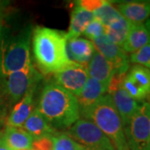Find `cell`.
<instances>
[{
  "mask_svg": "<svg viewBox=\"0 0 150 150\" xmlns=\"http://www.w3.org/2000/svg\"><path fill=\"white\" fill-rule=\"evenodd\" d=\"M108 88L107 86L91 78H88L80 93L77 96L80 112L87 108L90 107L100 98L106 94Z\"/></svg>",
  "mask_w": 150,
  "mask_h": 150,
  "instance_id": "16",
  "label": "cell"
},
{
  "mask_svg": "<svg viewBox=\"0 0 150 150\" xmlns=\"http://www.w3.org/2000/svg\"><path fill=\"white\" fill-rule=\"evenodd\" d=\"M145 27L147 28V29H148V31H149V36H150V19H149L147 23H146V24H144Z\"/></svg>",
  "mask_w": 150,
  "mask_h": 150,
  "instance_id": "29",
  "label": "cell"
},
{
  "mask_svg": "<svg viewBox=\"0 0 150 150\" xmlns=\"http://www.w3.org/2000/svg\"><path fill=\"white\" fill-rule=\"evenodd\" d=\"M150 43V36L143 23H132L126 41L123 43L124 52L134 54Z\"/></svg>",
  "mask_w": 150,
  "mask_h": 150,
  "instance_id": "17",
  "label": "cell"
},
{
  "mask_svg": "<svg viewBox=\"0 0 150 150\" xmlns=\"http://www.w3.org/2000/svg\"><path fill=\"white\" fill-rule=\"evenodd\" d=\"M37 109L54 129H69L80 117L77 97L54 82L43 87Z\"/></svg>",
  "mask_w": 150,
  "mask_h": 150,
  "instance_id": "2",
  "label": "cell"
},
{
  "mask_svg": "<svg viewBox=\"0 0 150 150\" xmlns=\"http://www.w3.org/2000/svg\"><path fill=\"white\" fill-rule=\"evenodd\" d=\"M92 41L85 38H74L67 40V53L71 62L87 65L95 52Z\"/></svg>",
  "mask_w": 150,
  "mask_h": 150,
  "instance_id": "12",
  "label": "cell"
},
{
  "mask_svg": "<svg viewBox=\"0 0 150 150\" xmlns=\"http://www.w3.org/2000/svg\"><path fill=\"white\" fill-rule=\"evenodd\" d=\"M30 29L3 41L0 45V78L25 69L32 64L30 59Z\"/></svg>",
  "mask_w": 150,
  "mask_h": 150,
  "instance_id": "4",
  "label": "cell"
},
{
  "mask_svg": "<svg viewBox=\"0 0 150 150\" xmlns=\"http://www.w3.org/2000/svg\"><path fill=\"white\" fill-rule=\"evenodd\" d=\"M97 51L112 65L115 74L125 75L129 69V59L123 48L113 43L103 34L92 41Z\"/></svg>",
  "mask_w": 150,
  "mask_h": 150,
  "instance_id": "10",
  "label": "cell"
},
{
  "mask_svg": "<svg viewBox=\"0 0 150 150\" xmlns=\"http://www.w3.org/2000/svg\"><path fill=\"white\" fill-rule=\"evenodd\" d=\"M105 0H80L75 3V5L79 6L87 11L93 13L98 8L105 4Z\"/></svg>",
  "mask_w": 150,
  "mask_h": 150,
  "instance_id": "26",
  "label": "cell"
},
{
  "mask_svg": "<svg viewBox=\"0 0 150 150\" xmlns=\"http://www.w3.org/2000/svg\"><path fill=\"white\" fill-rule=\"evenodd\" d=\"M94 18L92 12L87 11L79 6L75 5L70 15L69 32L66 33L67 40L70 38L80 37L85 30L87 25Z\"/></svg>",
  "mask_w": 150,
  "mask_h": 150,
  "instance_id": "19",
  "label": "cell"
},
{
  "mask_svg": "<svg viewBox=\"0 0 150 150\" xmlns=\"http://www.w3.org/2000/svg\"><path fill=\"white\" fill-rule=\"evenodd\" d=\"M87 69L89 78L104 84L108 88L116 74L112 65L97 50L87 64Z\"/></svg>",
  "mask_w": 150,
  "mask_h": 150,
  "instance_id": "13",
  "label": "cell"
},
{
  "mask_svg": "<svg viewBox=\"0 0 150 150\" xmlns=\"http://www.w3.org/2000/svg\"><path fill=\"white\" fill-rule=\"evenodd\" d=\"M36 85L28 90L19 101L15 103L7 119V126L22 128L33 109V94Z\"/></svg>",
  "mask_w": 150,
  "mask_h": 150,
  "instance_id": "11",
  "label": "cell"
},
{
  "mask_svg": "<svg viewBox=\"0 0 150 150\" xmlns=\"http://www.w3.org/2000/svg\"><path fill=\"white\" fill-rule=\"evenodd\" d=\"M54 150H87L84 146L74 140L68 133H56L51 137Z\"/></svg>",
  "mask_w": 150,
  "mask_h": 150,
  "instance_id": "23",
  "label": "cell"
},
{
  "mask_svg": "<svg viewBox=\"0 0 150 150\" xmlns=\"http://www.w3.org/2000/svg\"><path fill=\"white\" fill-rule=\"evenodd\" d=\"M134 81L147 98L150 96V69L141 65L135 64L127 74Z\"/></svg>",
  "mask_w": 150,
  "mask_h": 150,
  "instance_id": "21",
  "label": "cell"
},
{
  "mask_svg": "<svg viewBox=\"0 0 150 150\" xmlns=\"http://www.w3.org/2000/svg\"><path fill=\"white\" fill-rule=\"evenodd\" d=\"M54 75L55 83L76 97L80 93L89 78L87 65L79 64L73 62Z\"/></svg>",
  "mask_w": 150,
  "mask_h": 150,
  "instance_id": "9",
  "label": "cell"
},
{
  "mask_svg": "<svg viewBox=\"0 0 150 150\" xmlns=\"http://www.w3.org/2000/svg\"><path fill=\"white\" fill-rule=\"evenodd\" d=\"M123 130L129 150H150V103H140Z\"/></svg>",
  "mask_w": 150,
  "mask_h": 150,
  "instance_id": "5",
  "label": "cell"
},
{
  "mask_svg": "<svg viewBox=\"0 0 150 150\" xmlns=\"http://www.w3.org/2000/svg\"><path fill=\"white\" fill-rule=\"evenodd\" d=\"M0 150H11L4 139L3 134H0Z\"/></svg>",
  "mask_w": 150,
  "mask_h": 150,
  "instance_id": "28",
  "label": "cell"
},
{
  "mask_svg": "<svg viewBox=\"0 0 150 150\" xmlns=\"http://www.w3.org/2000/svg\"><path fill=\"white\" fill-rule=\"evenodd\" d=\"M125 75H114L108 88V94L112 98V103L121 118L123 127L128 124L140 104L130 96L121 85Z\"/></svg>",
  "mask_w": 150,
  "mask_h": 150,
  "instance_id": "8",
  "label": "cell"
},
{
  "mask_svg": "<svg viewBox=\"0 0 150 150\" xmlns=\"http://www.w3.org/2000/svg\"><path fill=\"white\" fill-rule=\"evenodd\" d=\"M31 150H54V144L51 137L34 139Z\"/></svg>",
  "mask_w": 150,
  "mask_h": 150,
  "instance_id": "27",
  "label": "cell"
},
{
  "mask_svg": "<svg viewBox=\"0 0 150 150\" xmlns=\"http://www.w3.org/2000/svg\"><path fill=\"white\" fill-rule=\"evenodd\" d=\"M0 37H1V23H0Z\"/></svg>",
  "mask_w": 150,
  "mask_h": 150,
  "instance_id": "30",
  "label": "cell"
},
{
  "mask_svg": "<svg viewBox=\"0 0 150 150\" xmlns=\"http://www.w3.org/2000/svg\"><path fill=\"white\" fill-rule=\"evenodd\" d=\"M116 8L131 23H142L150 17V1L120 2Z\"/></svg>",
  "mask_w": 150,
  "mask_h": 150,
  "instance_id": "14",
  "label": "cell"
},
{
  "mask_svg": "<svg viewBox=\"0 0 150 150\" xmlns=\"http://www.w3.org/2000/svg\"><path fill=\"white\" fill-rule=\"evenodd\" d=\"M3 137L11 150H31L33 139L23 128L7 126Z\"/></svg>",
  "mask_w": 150,
  "mask_h": 150,
  "instance_id": "18",
  "label": "cell"
},
{
  "mask_svg": "<svg viewBox=\"0 0 150 150\" xmlns=\"http://www.w3.org/2000/svg\"><path fill=\"white\" fill-rule=\"evenodd\" d=\"M131 25L132 23L122 16L118 20L105 27L104 34L112 43L122 48L128 37Z\"/></svg>",
  "mask_w": 150,
  "mask_h": 150,
  "instance_id": "20",
  "label": "cell"
},
{
  "mask_svg": "<svg viewBox=\"0 0 150 150\" xmlns=\"http://www.w3.org/2000/svg\"><path fill=\"white\" fill-rule=\"evenodd\" d=\"M93 13L94 18L100 22L104 28L122 17L117 8H115V6H113L112 2L110 1H106L103 5L94 11Z\"/></svg>",
  "mask_w": 150,
  "mask_h": 150,
  "instance_id": "22",
  "label": "cell"
},
{
  "mask_svg": "<svg viewBox=\"0 0 150 150\" xmlns=\"http://www.w3.org/2000/svg\"><path fill=\"white\" fill-rule=\"evenodd\" d=\"M0 134H1V133H0Z\"/></svg>",
  "mask_w": 150,
  "mask_h": 150,
  "instance_id": "31",
  "label": "cell"
},
{
  "mask_svg": "<svg viewBox=\"0 0 150 150\" xmlns=\"http://www.w3.org/2000/svg\"><path fill=\"white\" fill-rule=\"evenodd\" d=\"M68 134L87 150H116L111 140L94 123L85 118H79Z\"/></svg>",
  "mask_w": 150,
  "mask_h": 150,
  "instance_id": "6",
  "label": "cell"
},
{
  "mask_svg": "<svg viewBox=\"0 0 150 150\" xmlns=\"http://www.w3.org/2000/svg\"><path fill=\"white\" fill-rule=\"evenodd\" d=\"M129 61L150 69V43L131 54Z\"/></svg>",
  "mask_w": 150,
  "mask_h": 150,
  "instance_id": "24",
  "label": "cell"
},
{
  "mask_svg": "<svg viewBox=\"0 0 150 150\" xmlns=\"http://www.w3.org/2000/svg\"><path fill=\"white\" fill-rule=\"evenodd\" d=\"M22 128L32 136L33 140L45 137H52L57 133V130L48 123L37 108L33 111Z\"/></svg>",
  "mask_w": 150,
  "mask_h": 150,
  "instance_id": "15",
  "label": "cell"
},
{
  "mask_svg": "<svg viewBox=\"0 0 150 150\" xmlns=\"http://www.w3.org/2000/svg\"><path fill=\"white\" fill-rule=\"evenodd\" d=\"M2 79V84L6 96L10 102L19 101L33 86L36 85L42 79L40 73L31 64L25 69L7 75Z\"/></svg>",
  "mask_w": 150,
  "mask_h": 150,
  "instance_id": "7",
  "label": "cell"
},
{
  "mask_svg": "<svg viewBox=\"0 0 150 150\" xmlns=\"http://www.w3.org/2000/svg\"><path fill=\"white\" fill-rule=\"evenodd\" d=\"M80 114L94 123L111 140L115 149L129 150L122 120L108 93L104 94L90 107L82 110Z\"/></svg>",
  "mask_w": 150,
  "mask_h": 150,
  "instance_id": "3",
  "label": "cell"
},
{
  "mask_svg": "<svg viewBox=\"0 0 150 150\" xmlns=\"http://www.w3.org/2000/svg\"><path fill=\"white\" fill-rule=\"evenodd\" d=\"M105 33V28L100 22L96 18H93L86 27L83 35L85 36V38L93 41L98 38L101 37Z\"/></svg>",
  "mask_w": 150,
  "mask_h": 150,
  "instance_id": "25",
  "label": "cell"
},
{
  "mask_svg": "<svg viewBox=\"0 0 150 150\" xmlns=\"http://www.w3.org/2000/svg\"><path fill=\"white\" fill-rule=\"evenodd\" d=\"M33 53L44 74H55L70 64L66 33L51 28L36 27L32 34Z\"/></svg>",
  "mask_w": 150,
  "mask_h": 150,
  "instance_id": "1",
  "label": "cell"
}]
</instances>
